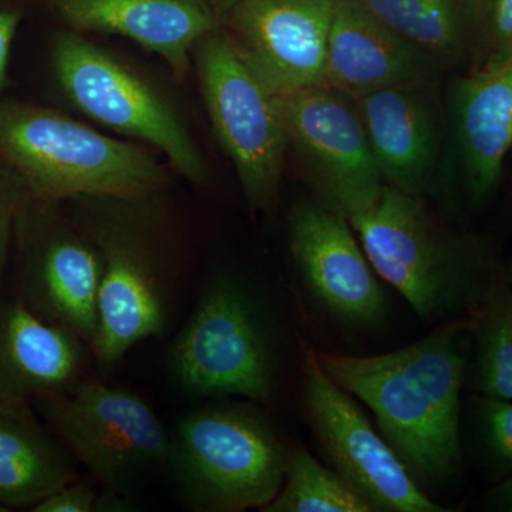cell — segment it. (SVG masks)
<instances>
[{
  "label": "cell",
  "mask_w": 512,
  "mask_h": 512,
  "mask_svg": "<svg viewBox=\"0 0 512 512\" xmlns=\"http://www.w3.org/2000/svg\"><path fill=\"white\" fill-rule=\"evenodd\" d=\"M282 103L291 146L305 161L320 202L348 220L375 207L386 184L355 100L322 83Z\"/></svg>",
  "instance_id": "7c38bea8"
},
{
  "label": "cell",
  "mask_w": 512,
  "mask_h": 512,
  "mask_svg": "<svg viewBox=\"0 0 512 512\" xmlns=\"http://www.w3.org/2000/svg\"><path fill=\"white\" fill-rule=\"evenodd\" d=\"M20 20L22 13L18 9L0 8V94L8 86L10 50Z\"/></svg>",
  "instance_id": "83f0119b"
},
{
  "label": "cell",
  "mask_w": 512,
  "mask_h": 512,
  "mask_svg": "<svg viewBox=\"0 0 512 512\" xmlns=\"http://www.w3.org/2000/svg\"><path fill=\"white\" fill-rule=\"evenodd\" d=\"M158 197L69 201L70 217L103 262L99 328L90 346L99 365H114L137 343L163 335L173 312L180 266Z\"/></svg>",
  "instance_id": "7a4b0ae2"
},
{
  "label": "cell",
  "mask_w": 512,
  "mask_h": 512,
  "mask_svg": "<svg viewBox=\"0 0 512 512\" xmlns=\"http://www.w3.org/2000/svg\"><path fill=\"white\" fill-rule=\"evenodd\" d=\"M10 511L8 507H5V505L0 504V512H8Z\"/></svg>",
  "instance_id": "1f68e13d"
},
{
  "label": "cell",
  "mask_w": 512,
  "mask_h": 512,
  "mask_svg": "<svg viewBox=\"0 0 512 512\" xmlns=\"http://www.w3.org/2000/svg\"><path fill=\"white\" fill-rule=\"evenodd\" d=\"M433 82L394 84L355 100L384 184L416 197L439 163L441 117Z\"/></svg>",
  "instance_id": "9a60e30c"
},
{
  "label": "cell",
  "mask_w": 512,
  "mask_h": 512,
  "mask_svg": "<svg viewBox=\"0 0 512 512\" xmlns=\"http://www.w3.org/2000/svg\"><path fill=\"white\" fill-rule=\"evenodd\" d=\"M99 491L93 484L86 483L82 478L63 485L62 488L40 501L33 512H96Z\"/></svg>",
  "instance_id": "4316f807"
},
{
  "label": "cell",
  "mask_w": 512,
  "mask_h": 512,
  "mask_svg": "<svg viewBox=\"0 0 512 512\" xmlns=\"http://www.w3.org/2000/svg\"><path fill=\"white\" fill-rule=\"evenodd\" d=\"M349 221L376 274L426 322L473 316L504 274L488 239L453 231L421 197L389 185Z\"/></svg>",
  "instance_id": "3957f363"
},
{
  "label": "cell",
  "mask_w": 512,
  "mask_h": 512,
  "mask_svg": "<svg viewBox=\"0 0 512 512\" xmlns=\"http://www.w3.org/2000/svg\"><path fill=\"white\" fill-rule=\"evenodd\" d=\"M76 464L35 407L0 409V504L35 507L80 478Z\"/></svg>",
  "instance_id": "ffe728a7"
},
{
  "label": "cell",
  "mask_w": 512,
  "mask_h": 512,
  "mask_svg": "<svg viewBox=\"0 0 512 512\" xmlns=\"http://www.w3.org/2000/svg\"><path fill=\"white\" fill-rule=\"evenodd\" d=\"M35 410L101 490L130 495L148 473L167 467L171 437L130 390L82 377L37 400Z\"/></svg>",
  "instance_id": "52a82bcc"
},
{
  "label": "cell",
  "mask_w": 512,
  "mask_h": 512,
  "mask_svg": "<svg viewBox=\"0 0 512 512\" xmlns=\"http://www.w3.org/2000/svg\"><path fill=\"white\" fill-rule=\"evenodd\" d=\"M473 329L474 316H464L384 355L315 352L326 375L375 414L417 483L440 484L460 473V399Z\"/></svg>",
  "instance_id": "6da1fadb"
},
{
  "label": "cell",
  "mask_w": 512,
  "mask_h": 512,
  "mask_svg": "<svg viewBox=\"0 0 512 512\" xmlns=\"http://www.w3.org/2000/svg\"><path fill=\"white\" fill-rule=\"evenodd\" d=\"M192 53L212 131L237 171L249 210H269L291 147L282 97L249 72L221 28L202 36Z\"/></svg>",
  "instance_id": "ba28073f"
},
{
  "label": "cell",
  "mask_w": 512,
  "mask_h": 512,
  "mask_svg": "<svg viewBox=\"0 0 512 512\" xmlns=\"http://www.w3.org/2000/svg\"><path fill=\"white\" fill-rule=\"evenodd\" d=\"M167 359L174 382L194 396L264 404L274 399L278 367L271 325L255 292L229 272L208 279Z\"/></svg>",
  "instance_id": "8992f818"
},
{
  "label": "cell",
  "mask_w": 512,
  "mask_h": 512,
  "mask_svg": "<svg viewBox=\"0 0 512 512\" xmlns=\"http://www.w3.org/2000/svg\"><path fill=\"white\" fill-rule=\"evenodd\" d=\"M450 123L458 181L468 200L481 204L497 190L512 150V59L454 80Z\"/></svg>",
  "instance_id": "2e32d148"
},
{
  "label": "cell",
  "mask_w": 512,
  "mask_h": 512,
  "mask_svg": "<svg viewBox=\"0 0 512 512\" xmlns=\"http://www.w3.org/2000/svg\"><path fill=\"white\" fill-rule=\"evenodd\" d=\"M302 404L313 436L330 466L376 511H447L424 494L355 397L326 375L311 349L303 357Z\"/></svg>",
  "instance_id": "8fae6325"
},
{
  "label": "cell",
  "mask_w": 512,
  "mask_h": 512,
  "mask_svg": "<svg viewBox=\"0 0 512 512\" xmlns=\"http://www.w3.org/2000/svg\"><path fill=\"white\" fill-rule=\"evenodd\" d=\"M504 276H505V281L508 282V285H510V288L512 291V265L508 266V268L504 269Z\"/></svg>",
  "instance_id": "4dcf8cb0"
},
{
  "label": "cell",
  "mask_w": 512,
  "mask_h": 512,
  "mask_svg": "<svg viewBox=\"0 0 512 512\" xmlns=\"http://www.w3.org/2000/svg\"><path fill=\"white\" fill-rule=\"evenodd\" d=\"M87 350L72 333L0 292V409L35 407L73 387L83 377Z\"/></svg>",
  "instance_id": "d6986e66"
},
{
  "label": "cell",
  "mask_w": 512,
  "mask_h": 512,
  "mask_svg": "<svg viewBox=\"0 0 512 512\" xmlns=\"http://www.w3.org/2000/svg\"><path fill=\"white\" fill-rule=\"evenodd\" d=\"M52 64L60 92L80 113L156 147L190 183L207 181V165L180 114L126 63L76 32H62Z\"/></svg>",
  "instance_id": "9c48e42d"
},
{
  "label": "cell",
  "mask_w": 512,
  "mask_h": 512,
  "mask_svg": "<svg viewBox=\"0 0 512 512\" xmlns=\"http://www.w3.org/2000/svg\"><path fill=\"white\" fill-rule=\"evenodd\" d=\"M384 25L429 56L441 72L470 62V0H357Z\"/></svg>",
  "instance_id": "44dd1931"
},
{
  "label": "cell",
  "mask_w": 512,
  "mask_h": 512,
  "mask_svg": "<svg viewBox=\"0 0 512 512\" xmlns=\"http://www.w3.org/2000/svg\"><path fill=\"white\" fill-rule=\"evenodd\" d=\"M29 191L18 175L0 164V292L10 242L15 238L16 220L23 204L29 198Z\"/></svg>",
  "instance_id": "d4e9b609"
},
{
  "label": "cell",
  "mask_w": 512,
  "mask_h": 512,
  "mask_svg": "<svg viewBox=\"0 0 512 512\" xmlns=\"http://www.w3.org/2000/svg\"><path fill=\"white\" fill-rule=\"evenodd\" d=\"M60 205L29 195L19 212L15 296L37 318L72 333L90 350L99 328L103 262Z\"/></svg>",
  "instance_id": "30bf717a"
},
{
  "label": "cell",
  "mask_w": 512,
  "mask_h": 512,
  "mask_svg": "<svg viewBox=\"0 0 512 512\" xmlns=\"http://www.w3.org/2000/svg\"><path fill=\"white\" fill-rule=\"evenodd\" d=\"M214 12L215 18L220 22V26L228 18L229 12L238 5L241 0H205Z\"/></svg>",
  "instance_id": "f546056e"
},
{
  "label": "cell",
  "mask_w": 512,
  "mask_h": 512,
  "mask_svg": "<svg viewBox=\"0 0 512 512\" xmlns=\"http://www.w3.org/2000/svg\"><path fill=\"white\" fill-rule=\"evenodd\" d=\"M336 0H241L222 23L235 55L276 96L325 82Z\"/></svg>",
  "instance_id": "4fadbf2b"
},
{
  "label": "cell",
  "mask_w": 512,
  "mask_h": 512,
  "mask_svg": "<svg viewBox=\"0 0 512 512\" xmlns=\"http://www.w3.org/2000/svg\"><path fill=\"white\" fill-rule=\"evenodd\" d=\"M473 47L467 72L493 70L512 59V0H470Z\"/></svg>",
  "instance_id": "cb8c5ba5"
},
{
  "label": "cell",
  "mask_w": 512,
  "mask_h": 512,
  "mask_svg": "<svg viewBox=\"0 0 512 512\" xmlns=\"http://www.w3.org/2000/svg\"><path fill=\"white\" fill-rule=\"evenodd\" d=\"M0 164L40 201L147 197L170 183L143 148L104 136L60 111L18 101L0 100Z\"/></svg>",
  "instance_id": "277c9868"
},
{
  "label": "cell",
  "mask_w": 512,
  "mask_h": 512,
  "mask_svg": "<svg viewBox=\"0 0 512 512\" xmlns=\"http://www.w3.org/2000/svg\"><path fill=\"white\" fill-rule=\"evenodd\" d=\"M288 456L261 410L217 403L180 420L167 468L192 511L262 510L284 484Z\"/></svg>",
  "instance_id": "5b68a950"
},
{
  "label": "cell",
  "mask_w": 512,
  "mask_h": 512,
  "mask_svg": "<svg viewBox=\"0 0 512 512\" xmlns=\"http://www.w3.org/2000/svg\"><path fill=\"white\" fill-rule=\"evenodd\" d=\"M485 441L495 460L512 470V400L481 399Z\"/></svg>",
  "instance_id": "484cf974"
},
{
  "label": "cell",
  "mask_w": 512,
  "mask_h": 512,
  "mask_svg": "<svg viewBox=\"0 0 512 512\" xmlns=\"http://www.w3.org/2000/svg\"><path fill=\"white\" fill-rule=\"evenodd\" d=\"M440 72L357 0H336L323 83L356 100L394 84L430 82Z\"/></svg>",
  "instance_id": "e0dca14e"
},
{
  "label": "cell",
  "mask_w": 512,
  "mask_h": 512,
  "mask_svg": "<svg viewBox=\"0 0 512 512\" xmlns=\"http://www.w3.org/2000/svg\"><path fill=\"white\" fill-rule=\"evenodd\" d=\"M288 229L293 259L320 306L346 325H382L386 296L348 218L320 201H301L289 212Z\"/></svg>",
  "instance_id": "5bb4252c"
},
{
  "label": "cell",
  "mask_w": 512,
  "mask_h": 512,
  "mask_svg": "<svg viewBox=\"0 0 512 512\" xmlns=\"http://www.w3.org/2000/svg\"><path fill=\"white\" fill-rule=\"evenodd\" d=\"M262 512H375L333 468L320 464L305 448L289 451L285 480Z\"/></svg>",
  "instance_id": "603a6c76"
},
{
  "label": "cell",
  "mask_w": 512,
  "mask_h": 512,
  "mask_svg": "<svg viewBox=\"0 0 512 512\" xmlns=\"http://www.w3.org/2000/svg\"><path fill=\"white\" fill-rule=\"evenodd\" d=\"M493 500L498 507L512 512V476L494 488Z\"/></svg>",
  "instance_id": "f1b7e54d"
},
{
  "label": "cell",
  "mask_w": 512,
  "mask_h": 512,
  "mask_svg": "<svg viewBox=\"0 0 512 512\" xmlns=\"http://www.w3.org/2000/svg\"><path fill=\"white\" fill-rule=\"evenodd\" d=\"M77 32L107 33L133 40L163 57L174 76L190 70L198 40L220 29L205 0H45Z\"/></svg>",
  "instance_id": "ac0fdd59"
},
{
  "label": "cell",
  "mask_w": 512,
  "mask_h": 512,
  "mask_svg": "<svg viewBox=\"0 0 512 512\" xmlns=\"http://www.w3.org/2000/svg\"><path fill=\"white\" fill-rule=\"evenodd\" d=\"M473 316L474 389L488 399L512 400V291L504 274Z\"/></svg>",
  "instance_id": "7402d4cb"
}]
</instances>
